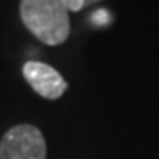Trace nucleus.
Returning <instances> with one entry per match:
<instances>
[{
	"instance_id": "nucleus-3",
	"label": "nucleus",
	"mask_w": 159,
	"mask_h": 159,
	"mask_svg": "<svg viewBox=\"0 0 159 159\" xmlns=\"http://www.w3.org/2000/svg\"><path fill=\"white\" fill-rule=\"evenodd\" d=\"M23 76L41 97L50 99V101L62 97L69 87L57 69L37 60H29L23 64Z\"/></svg>"
},
{
	"instance_id": "nucleus-1",
	"label": "nucleus",
	"mask_w": 159,
	"mask_h": 159,
	"mask_svg": "<svg viewBox=\"0 0 159 159\" xmlns=\"http://www.w3.org/2000/svg\"><path fill=\"white\" fill-rule=\"evenodd\" d=\"M20 16L35 39L58 46L69 37L71 21L64 0H21Z\"/></svg>"
},
{
	"instance_id": "nucleus-2",
	"label": "nucleus",
	"mask_w": 159,
	"mask_h": 159,
	"mask_svg": "<svg viewBox=\"0 0 159 159\" xmlns=\"http://www.w3.org/2000/svg\"><path fill=\"white\" fill-rule=\"evenodd\" d=\"M0 159H46L43 133L32 124L11 127L0 140Z\"/></svg>"
},
{
	"instance_id": "nucleus-4",
	"label": "nucleus",
	"mask_w": 159,
	"mask_h": 159,
	"mask_svg": "<svg viewBox=\"0 0 159 159\" xmlns=\"http://www.w3.org/2000/svg\"><path fill=\"white\" fill-rule=\"evenodd\" d=\"M94 2H99V0H64V4L67 7V11H81L85 6L89 4H94Z\"/></svg>"
}]
</instances>
